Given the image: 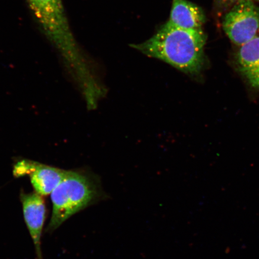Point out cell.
Segmentation results:
<instances>
[{"label": "cell", "mask_w": 259, "mask_h": 259, "mask_svg": "<svg viewBox=\"0 0 259 259\" xmlns=\"http://www.w3.org/2000/svg\"><path fill=\"white\" fill-rule=\"evenodd\" d=\"M206 35L203 30H185L167 24L153 37L131 47L191 75L198 74L205 62Z\"/></svg>", "instance_id": "6da1fadb"}, {"label": "cell", "mask_w": 259, "mask_h": 259, "mask_svg": "<svg viewBox=\"0 0 259 259\" xmlns=\"http://www.w3.org/2000/svg\"><path fill=\"white\" fill-rule=\"evenodd\" d=\"M68 170L34 162L31 171V182L35 192L42 196L51 194L66 178Z\"/></svg>", "instance_id": "52a82bcc"}, {"label": "cell", "mask_w": 259, "mask_h": 259, "mask_svg": "<svg viewBox=\"0 0 259 259\" xmlns=\"http://www.w3.org/2000/svg\"><path fill=\"white\" fill-rule=\"evenodd\" d=\"M21 200L26 224L33 241L38 259H41L40 239L46 212L44 200L36 192L22 194Z\"/></svg>", "instance_id": "5b68a950"}, {"label": "cell", "mask_w": 259, "mask_h": 259, "mask_svg": "<svg viewBox=\"0 0 259 259\" xmlns=\"http://www.w3.org/2000/svg\"><path fill=\"white\" fill-rule=\"evenodd\" d=\"M223 28L239 47L259 36V5L251 0L235 3L225 16Z\"/></svg>", "instance_id": "277c9868"}, {"label": "cell", "mask_w": 259, "mask_h": 259, "mask_svg": "<svg viewBox=\"0 0 259 259\" xmlns=\"http://www.w3.org/2000/svg\"><path fill=\"white\" fill-rule=\"evenodd\" d=\"M44 34L82 87L95 81L73 36L62 0H26Z\"/></svg>", "instance_id": "7a4b0ae2"}, {"label": "cell", "mask_w": 259, "mask_h": 259, "mask_svg": "<svg viewBox=\"0 0 259 259\" xmlns=\"http://www.w3.org/2000/svg\"><path fill=\"white\" fill-rule=\"evenodd\" d=\"M239 1H241V0H217V2H218L222 7L225 8H228L229 7L231 8L233 5H234L235 3ZM251 1L254 2L259 5V0H251Z\"/></svg>", "instance_id": "9c48e42d"}, {"label": "cell", "mask_w": 259, "mask_h": 259, "mask_svg": "<svg viewBox=\"0 0 259 259\" xmlns=\"http://www.w3.org/2000/svg\"><path fill=\"white\" fill-rule=\"evenodd\" d=\"M108 197L98 178L68 170L66 178L51 193L53 208L49 231H54L75 213Z\"/></svg>", "instance_id": "3957f363"}, {"label": "cell", "mask_w": 259, "mask_h": 259, "mask_svg": "<svg viewBox=\"0 0 259 259\" xmlns=\"http://www.w3.org/2000/svg\"><path fill=\"white\" fill-rule=\"evenodd\" d=\"M205 22L202 9L188 0H172L167 23L178 28L201 30Z\"/></svg>", "instance_id": "8992f818"}, {"label": "cell", "mask_w": 259, "mask_h": 259, "mask_svg": "<svg viewBox=\"0 0 259 259\" xmlns=\"http://www.w3.org/2000/svg\"><path fill=\"white\" fill-rule=\"evenodd\" d=\"M237 61L243 75L252 87L259 89V36L240 47Z\"/></svg>", "instance_id": "ba28073f"}]
</instances>
